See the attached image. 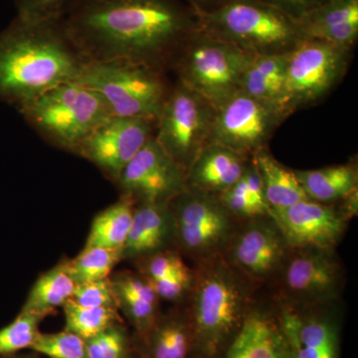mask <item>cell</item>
Instances as JSON below:
<instances>
[{
  "label": "cell",
  "mask_w": 358,
  "mask_h": 358,
  "mask_svg": "<svg viewBox=\"0 0 358 358\" xmlns=\"http://www.w3.org/2000/svg\"><path fill=\"white\" fill-rule=\"evenodd\" d=\"M62 22L86 60L152 68L197 29L194 10L179 0H76Z\"/></svg>",
  "instance_id": "cell-1"
},
{
  "label": "cell",
  "mask_w": 358,
  "mask_h": 358,
  "mask_svg": "<svg viewBox=\"0 0 358 358\" xmlns=\"http://www.w3.org/2000/svg\"><path fill=\"white\" fill-rule=\"evenodd\" d=\"M243 176L250 201L263 213L270 214V209L266 203L265 195H264L262 181L252 162L247 164Z\"/></svg>",
  "instance_id": "cell-37"
},
{
  "label": "cell",
  "mask_w": 358,
  "mask_h": 358,
  "mask_svg": "<svg viewBox=\"0 0 358 358\" xmlns=\"http://www.w3.org/2000/svg\"><path fill=\"white\" fill-rule=\"evenodd\" d=\"M76 286L67 262L59 264L35 282L21 310L46 317L72 299Z\"/></svg>",
  "instance_id": "cell-26"
},
{
  "label": "cell",
  "mask_w": 358,
  "mask_h": 358,
  "mask_svg": "<svg viewBox=\"0 0 358 358\" xmlns=\"http://www.w3.org/2000/svg\"><path fill=\"white\" fill-rule=\"evenodd\" d=\"M122 259V250L85 246L83 251L67 265L73 280L80 285L108 279Z\"/></svg>",
  "instance_id": "cell-28"
},
{
  "label": "cell",
  "mask_w": 358,
  "mask_h": 358,
  "mask_svg": "<svg viewBox=\"0 0 358 358\" xmlns=\"http://www.w3.org/2000/svg\"><path fill=\"white\" fill-rule=\"evenodd\" d=\"M272 301L293 358H339V301L296 307Z\"/></svg>",
  "instance_id": "cell-14"
},
{
  "label": "cell",
  "mask_w": 358,
  "mask_h": 358,
  "mask_svg": "<svg viewBox=\"0 0 358 358\" xmlns=\"http://www.w3.org/2000/svg\"><path fill=\"white\" fill-rule=\"evenodd\" d=\"M63 310L66 331L76 334L86 341L113 324L122 322L117 308L82 307L69 301L63 306Z\"/></svg>",
  "instance_id": "cell-29"
},
{
  "label": "cell",
  "mask_w": 358,
  "mask_h": 358,
  "mask_svg": "<svg viewBox=\"0 0 358 358\" xmlns=\"http://www.w3.org/2000/svg\"><path fill=\"white\" fill-rule=\"evenodd\" d=\"M45 319L39 313L22 310L7 326L0 329V357L18 355L29 350L37 338L39 324Z\"/></svg>",
  "instance_id": "cell-30"
},
{
  "label": "cell",
  "mask_w": 358,
  "mask_h": 358,
  "mask_svg": "<svg viewBox=\"0 0 358 358\" xmlns=\"http://www.w3.org/2000/svg\"><path fill=\"white\" fill-rule=\"evenodd\" d=\"M86 345L89 358H138L134 338L122 322L113 324L87 339Z\"/></svg>",
  "instance_id": "cell-32"
},
{
  "label": "cell",
  "mask_w": 358,
  "mask_h": 358,
  "mask_svg": "<svg viewBox=\"0 0 358 358\" xmlns=\"http://www.w3.org/2000/svg\"><path fill=\"white\" fill-rule=\"evenodd\" d=\"M152 121L143 117H108L90 133L75 152L117 181L129 162L152 138Z\"/></svg>",
  "instance_id": "cell-16"
},
{
  "label": "cell",
  "mask_w": 358,
  "mask_h": 358,
  "mask_svg": "<svg viewBox=\"0 0 358 358\" xmlns=\"http://www.w3.org/2000/svg\"><path fill=\"white\" fill-rule=\"evenodd\" d=\"M221 358H293L273 301H256L243 327Z\"/></svg>",
  "instance_id": "cell-18"
},
{
  "label": "cell",
  "mask_w": 358,
  "mask_h": 358,
  "mask_svg": "<svg viewBox=\"0 0 358 358\" xmlns=\"http://www.w3.org/2000/svg\"><path fill=\"white\" fill-rule=\"evenodd\" d=\"M0 358H35L34 357H32V355H11V357H0Z\"/></svg>",
  "instance_id": "cell-41"
},
{
  "label": "cell",
  "mask_w": 358,
  "mask_h": 358,
  "mask_svg": "<svg viewBox=\"0 0 358 358\" xmlns=\"http://www.w3.org/2000/svg\"><path fill=\"white\" fill-rule=\"evenodd\" d=\"M138 358H190L193 329L187 308L159 315L145 336L134 338Z\"/></svg>",
  "instance_id": "cell-21"
},
{
  "label": "cell",
  "mask_w": 358,
  "mask_h": 358,
  "mask_svg": "<svg viewBox=\"0 0 358 358\" xmlns=\"http://www.w3.org/2000/svg\"><path fill=\"white\" fill-rule=\"evenodd\" d=\"M307 197L322 204H334L357 189V167L339 164L313 171H294Z\"/></svg>",
  "instance_id": "cell-25"
},
{
  "label": "cell",
  "mask_w": 358,
  "mask_h": 358,
  "mask_svg": "<svg viewBox=\"0 0 358 358\" xmlns=\"http://www.w3.org/2000/svg\"><path fill=\"white\" fill-rule=\"evenodd\" d=\"M282 119L274 106L239 90L214 112L207 145H223L246 157L254 155L264 150Z\"/></svg>",
  "instance_id": "cell-13"
},
{
  "label": "cell",
  "mask_w": 358,
  "mask_h": 358,
  "mask_svg": "<svg viewBox=\"0 0 358 358\" xmlns=\"http://www.w3.org/2000/svg\"><path fill=\"white\" fill-rule=\"evenodd\" d=\"M194 13L200 31L251 55L287 53L303 39L296 18L263 0H228Z\"/></svg>",
  "instance_id": "cell-4"
},
{
  "label": "cell",
  "mask_w": 358,
  "mask_h": 358,
  "mask_svg": "<svg viewBox=\"0 0 358 358\" xmlns=\"http://www.w3.org/2000/svg\"><path fill=\"white\" fill-rule=\"evenodd\" d=\"M173 247L176 227L169 203L136 204L122 258L143 260Z\"/></svg>",
  "instance_id": "cell-19"
},
{
  "label": "cell",
  "mask_w": 358,
  "mask_h": 358,
  "mask_svg": "<svg viewBox=\"0 0 358 358\" xmlns=\"http://www.w3.org/2000/svg\"><path fill=\"white\" fill-rule=\"evenodd\" d=\"M180 64V83L218 109L240 90L253 55L239 47L196 31L186 40Z\"/></svg>",
  "instance_id": "cell-8"
},
{
  "label": "cell",
  "mask_w": 358,
  "mask_h": 358,
  "mask_svg": "<svg viewBox=\"0 0 358 358\" xmlns=\"http://www.w3.org/2000/svg\"><path fill=\"white\" fill-rule=\"evenodd\" d=\"M76 82L98 94L114 117L157 121L166 99L155 68L129 61L86 60Z\"/></svg>",
  "instance_id": "cell-5"
},
{
  "label": "cell",
  "mask_w": 358,
  "mask_h": 358,
  "mask_svg": "<svg viewBox=\"0 0 358 358\" xmlns=\"http://www.w3.org/2000/svg\"><path fill=\"white\" fill-rule=\"evenodd\" d=\"M289 248L336 250L348 220L334 204L305 199L281 210H270Z\"/></svg>",
  "instance_id": "cell-17"
},
{
  "label": "cell",
  "mask_w": 358,
  "mask_h": 358,
  "mask_svg": "<svg viewBox=\"0 0 358 358\" xmlns=\"http://www.w3.org/2000/svg\"><path fill=\"white\" fill-rule=\"evenodd\" d=\"M246 155L223 145H205L186 173L187 187L209 194L220 195L244 174Z\"/></svg>",
  "instance_id": "cell-20"
},
{
  "label": "cell",
  "mask_w": 358,
  "mask_h": 358,
  "mask_svg": "<svg viewBox=\"0 0 358 358\" xmlns=\"http://www.w3.org/2000/svg\"><path fill=\"white\" fill-rule=\"evenodd\" d=\"M136 203H169L187 188L186 173L152 136L117 179Z\"/></svg>",
  "instance_id": "cell-15"
},
{
  "label": "cell",
  "mask_w": 358,
  "mask_h": 358,
  "mask_svg": "<svg viewBox=\"0 0 358 358\" xmlns=\"http://www.w3.org/2000/svg\"><path fill=\"white\" fill-rule=\"evenodd\" d=\"M218 199H220L224 207L239 221L258 217V216L270 215L259 210L250 201L243 176L235 185L218 195Z\"/></svg>",
  "instance_id": "cell-36"
},
{
  "label": "cell",
  "mask_w": 358,
  "mask_h": 358,
  "mask_svg": "<svg viewBox=\"0 0 358 358\" xmlns=\"http://www.w3.org/2000/svg\"><path fill=\"white\" fill-rule=\"evenodd\" d=\"M338 203V209L348 221L357 215L358 211V192L357 189L348 193L343 199L336 202Z\"/></svg>",
  "instance_id": "cell-39"
},
{
  "label": "cell",
  "mask_w": 358,
  "mask_h": 358,
  "mask_svg": "<svg viewBox=\"0 0 358 358\" xmlns=\"http://www.w3.org/2000/svg\"><path fill=\"white\" fill-rule=\"evenodd\" d=\"M176 249L195 265L222 256L240 221L216 195L187 187L169 202Z\"/></svg>",
  "instance_id": "cell-7"
},
{
  "label": "cell",
  "mask_w": 358,
  "mask_h": 358,
  "mask_svg": "<svg viewBox=\"0 0 358 358\" xmlns=\"http://www.w3.org/2000/svg\"><path fill=\"white\" fill-rule=\"evenodd\" d=\"M141 261V275L159 299L178 301L188 298L192 288L193 270L186 265L178 250L159 252Z\"/></svg>",
  "instance_id": "cell-23"
},
{
  "label": "cell",
  "mask_w": 358,
  "mask_h": 358,
  "mask_svg": "<svg viewBox=\"0 0 358 358\" xmlns=\"http://www.w3.org/2000/svg\"><path fill=\"white\" fill-rule=\"evenodd\" d=\"M214 112L201 96L181 83L164 101L155 138L186 173L208 143Z\"/></svg>",
  "instance_id": "cell-11"
},
{
  "label": "cell",
  "mask_w": 358,
  "mask_h": 358,
  "mask_svg": "<svg viewBox=\"0 0 358 358\" xmlns=\"http://www.w3.org/2000/svg\"><path fill=\"white\" fill-rule=\"evenodd\" d=\"M70 301L82 307L119 308L110 278L77 285Z\"/></svg>",
  "instance_id": "cell-35"
},
{
  "label": "cell",
  "mask_w": 358,
  "mask_h": 358,
  "mask_svg": "<svg viewBox=\"0 0 358 358\" xmlns=\"http://www.w3.org/2000/svg\"><path fill=\"white\" fill-rule=\"evenodd\" d=\"M21 112L44 138L74 152L94 129L112 117L102 98L76 81L46 92Z\"/></svg>",
  "instance_id": "cell-6"
},
{
  "label": "cell",
  "mask_w": 358,
  "mask_h": 358,
  "mask_svg": "<svg viewBox=\"0 0 358 358\" xmlns=\"http://www.w3.org/2000/svg\"><path fill=\"white\" fill-rule=\"evenodd\" d=\"M348 50L317 40L303 39L289 52L279 110L286 117L317 102L343 77Z\"/></svg>",
  "instance_id": "cell-10"
},
{
  "label": "cell",
  "mask_w": 358,
  "mask_h": 358,
  "mask_svg": "<svg viewBox=\"0 0 358 358\" xmlns=\"http://www.w3.org/2000/svg\"><path fill=\"white\" fill-rule=\"evenodd\" d=\"M30 350L47 358H89L86 339L66 329L55 334L39 333Z\"/></svg>",
  "instance_id": "cell-33"
},
{
  "label": "cell",
  "mask_w": 358,
  "mask_h": 358,
  "mask_svg": "<svg viewBox=\"0 0 358 358\" xmlns=\"http://www.w3.org/2000/svg\"><path fill=\"white\" fill-rule=\"evenodd\" d=\"M136 201L124 195L121 200L100 212L90 228L86 246L122 250L133 222Z\"/></svg>",
  "instance_id": "cell-27"
},
{
  "label": "cell",
  "mask_w": 358,
  "mask_h": 358,
  "mask_svg": "<svg viewBox=\"0 0 358 358\" xmlns=\"http://www.w3.org/2000/svg\"><path fill=\"white\" fill-rule=\"evenodd\" d=\"M117 308L141 338L150 331L159 313V296L143 275L122 273L112 280Z\"/></svg>",
  "instance_id": "cell-22"
},
{
  "label": "cell",
  "mask_w": 358,
  "mask_h": 358,
  "mask_svg": "<svg viewBox=\"0 0 358 358\" xmlns=\"http://www.w3.org/2000/svg\"><path fill=\"white\" fill-rule=\"evenodd\" d=\"M194 11H206L222 6L228 0H188Z\"/></svg>",
  "instance_id": "cell-40"
},
{
  "label": "cell",
  "mask_w": 358,
  "mask_h": 358,
  "mask_svg": "<svg viewBox=\"0 0 358 358\" xmlns=\"http://www.w3.org/2000/svg\"><path fill=\"white\" fill-rule=\"evenodd\" d=\"M298 20L303 37L322 28L358 22V0H329Z\"/></svg>",
  "instance_id": "cell-31"
},
{
  "label": "cell",
  "mask_w": 358,
  "mask_h": 358,
  "mask_svg": "<svg viewBox=\"0 0 358 358\" xmlns=\"http://www.w3.org/2000/svg\"><path fill=\"white\" fill-rule=\"evenodd\" d=\"M263 1L282 9L285 13L299 20L301 16L322 6L329 0H263Z\"/></svg>",
  "instance_id": "cell-38"
},
{
  "label": "cell",
  "mask_w": 358,
  "mask_h": 358,
  "mask_svg": "<svg viewBox=\"0 0 358 358\" xmlns=\"http://www.w3.org/2000/svg\"><path fill=\"white\" fill-rule=\"evenodd\" d=\"M17 18L27 22L62 20L76 0H15Z\"/></svg>",
  "instance_id": "cell-34"
},
{
  "label": "cell",
  "mask_w": 358,
  "mask_h": 358,
  "mask_svg": "<svg viewBox=\"0 0 358 358\" xmlns=\"http://www.w3.org/2000/svg\"><path fill=\"white\" fill-rule=\"evenodd\" d=\"M345 271L336 250L291 248L274 282L273 300L296 307L338 303Z\"/></svg>",
  "instance_id": "cell-9"
},
{
  "label": "cell",
  "mask_w": 358,
  "mask_h": 358,
  "mask_svg": "<svg viewBox=\"0 0 358 358\" xmlns=\"http://www.w3.org/2000/svg\"><path fill=\"white\" fill-rule=\"evenodd\" d=\"M255 287L223 256L197 264L187 310L193 329L190 358H221L256 303Z\"/></svg>",
  "instance_id": "cell-3"
},
{
  "label": "cell",
  "mask_w": 358,
  "mask_h": 358,
  "mask_svg": "<svg viewBox=\"0 0 358 358\" xmlns=\"http://www.w3.org/2000/svg\"><path fill=\"white\" fill-rule=\"evenodd\" d=\"M252 155L251 162L260 176L266 203L270 210H281L308 199L294 171L282 166L265 150Z\"/></svg>",
  "instance_id": "cell-24"
},
{
  "label": "cell",
  "mask_w": 358,
  "mask_h": 358,
  "mask_svg": "<svg viewBox=\"0 0 358 358\" xmlns=\"http://www.w3.org/2000/svg\"><path fill=\"white\" fill-rule=\"evenodd\" d=\"M85 61L62 20L27 22L16 17L0 33V100L22 110L46 92L76 81Z\"/></svg>",
  "instance_id": "cell-2"
},
{
  "label": "cell",
  "mask_w": 358,
  "mask_h": 358,
  "mask_svg": "<svg viewBox=\"0 0 358 358\" xmlns=\"http://www.w3.org/2000/svg\"><path fill=\"white\" fill-rule=\"evenodd\" d=\"M289 251L275 219L264 215L240 221L222 256L257 289L274 284Z\"/></svg>",
  "instance_id": "cell-12"
}]
</instances>
